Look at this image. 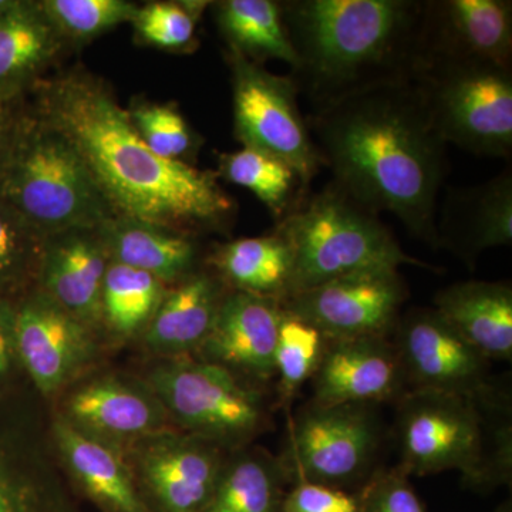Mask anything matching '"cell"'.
I'll return each mask as SVG.
<instances>
[{
	"label": "cell",
	"instance_id": "obj_30",
	"mask_svg": "<svg viewBox=\"0 0 512 512\" xmlns=\"http://www.w3.org/2000/svg\"><path fill=\"white\" fill-rule=\"evenodd\" d=\"M282 470L268 457L242 456L222 468L202 512H281Z\"/></svg>",
	"mask_w": 512,
	"mask_h": 512
},
{
	"label": "cell",
	"instance_id": "obj_6",
	"mask_svg": "<svg viewBox=\"0 0 512 512\" xmlns=\"http://www.w3.org/2000/svg\"><path fill=\"white\" fill-rule=\"evenodd\" d=\"M276 231L292 249L288 296L367 269L402 265L431 269L406 254L375 212L335 183L288 211Z\"/></svg>",
	"mask_w": 512,
	"mask_h": 512
},
{
	"label": "cell",
	"instance_id": "obj_22",
	"mask_svg": "<svg viewBox=\"0 0 512 512\" xmlns=\"http://www.w3.org/2000/svg\"><path fill=\"white\" fill-rule=\"evenodd\" d=\"M99 231L111 262L146 272L164 285L194 274L198 247L185 232L126 215H114Z\"/></svg>",
	"mask_w": 512,
	"mask_h": 512
},
{
	"label": "cell",
	"instance_id": "obj_19",
	"mask_svg": "<svg viewBox=\"0 0 512 512\" xmlns=\"http://www.w3.org/2000/svg\"><path fill=\"white\" fill-rule=\"evenodd\" d=\"M436 231L439 248H447L470 265L487 249L511 245V171L487 183L448 191Z\"/></svg>",
	"mask_w": 512,
	"mask_h": 512
},
{
	"label": "cell",
	"instance_id": "obj_29",
	"mask_svg": "<svg viewBox=\"0 0 512 512\" xmlns=\"http://www.w3.org/2000/svg\"><path fill=\"white\" fill-rule=\"evenodd\" d=\"M167 289L146 272L110 261L101 292L100 322L123 338L144 332Z\"/></svg>",
	"mask_w": 512,
	"mask_h": 512
},
{
	"label": "cell",
	"instance_id": "obj_7",
	"mask_svg": "<svg viewBox=\"0 0 512 512\" xmlns=\"http://www.w3.org/2000/svg\"><path fill=\"white\" fill-rule=\"evenodd\" d=\"M413 79L444 143L476 156L511 157V67L429 60L419 64Z\"/></svg>",
	"mask_w": 512,
	"mask_h": 512
},
{
	"label": "cell",
	"instance_id": "obj_37",
	"mask_svg": "<svg viewBox=\"0 0 512 512\" xmlns=\"http://www.w3.org/2000/svg\"><path fill=\"white\" fill-rule=\"evenodd\" d=\"M359 512H426L419 495L402 471H390L372 481L360 498Z\"/></svg>",
	"mask_w": 512,
	"mask_h": 512
},
{
	"label": "cell",
	"instance_id": "obj_24",
	"mask_svg": "<svg viewBox=\"0 0 512 512\" xmlns=\"http://www.w3.org/2000/svg\"><path fill=\"white\" fill-rule=\"evenodd\" d=\"M70 424L96 439H138L161 423V410L148 394L117 380H96L67 403Z\"/></svg>",
	"mask_w": 512,
	"mask_h": 512
},
{
	"label": "cell",
	"instance_id": "obj_26",
	"mask_svg": "<svg viewBox=\"0 0 512 512\" xmlns=\"http://www.w3.org/2000/svg\"><path fill=\"white\" fill-rule=\"evenodd\" d=\"M211 264L234 291L284 301L293 271L291 245L278 231L241 238L215 249Z\"/></svg>",
	"mask_w": 512,
	"mask_h": 512
},
{
	"label": "cell",
	"instance_id": "obj_34",
	"mask_svg": "<svg viewBox=\"0 0 512 512\" xmlns=\"http://www.w3.org/2000/svg\"><path fill=\"white\" fill-rule=\"evenodd\" d=\"M127 114L138 136L158 157L188 163L200 150L201 137L173 104L138 100Z\"/></svg>",
	"mask_w": 512,
	"mask_h": 512
},
{
	"label": "cell",
	"instance_id": "obj_2",
	"mask_svg": "<svg viewBox=\"0 0 512 512\" xmlns=\"http://www.w3.org/2000/svg\"><path fill=\"white\" fill-rule=\"evenodd\" d=\"M309 123L340 190L367 210L396 215L410 235L439 248L446 143L414 79L355 94Z\"/></svg>",
	"mask_w": 512,
	"mask_h": 512
},
{
	"label": "cell",
	"instance_id": "obj_12",
	"mask_svg": "<svg viewBox=\"0 0 512 512\" xmlns=\"http://www.w3.org/2000/svg\"><path fill=\"white\" fill-rule=\"evenodd\" d=\"M397 326V355L414 390L481 396L495 389L488 359L434 309H413Z\"/></svg>",
	"mask_w": 512,
	"mask_h": 512
},
{
	"label": "cell",
	"instance_id": "obj_28",
	"mask_svg": "<svg viewBox=\"0 0 512 512\" xmlns=\"http://www.w3.org/2000/svg\"><path fill=\"white\" fill-rule=\"evenodd\" d=\"M0 402V512H56L22 427Z\"/></svg>",
	"mask_w": 512,
	"mask_h": 512
},
{
	"label": "cell",
	"instance_id": "obj_18",
	"mask_svg": "<svg viewBox=\"0 0 512 512\" xmlns=\"http://www.w3.org/2000/svg\"><path fill=\"white\" fill-rule=\"evenodd\" d=\"M138 464L164 512L204 511L224 468L211 441L171 434L147 443Z\"/></svg>",
	"mask_w": 512,
	"mask_h": 512
},
{
	"label": "cell",
	"instance_id": "obj_10",
	"mask_svg": "<svg viewBox=\"0 0 512 512\" xmlns=\"http://www.w3.org/2000/svg\"><path fill=\"white\" fill-rule=\"evenodd\" d=\"M407 298L399 269L377 268L295 293L282 311L318 329L325 340L386 338Z\"/></svg>",
	"mask_w": 512,
	"mask_h": 512
},
{
	"label": "cell",
	"instance_id": "obj_9",
	"mask_svg": "<svg viewBox=\"0 0 512 512\" xmlns=\"http://www.w3.org/2000/svg\"><path fill=\"white\" fill-rule=\"evenodd\" d=\"M150 384L165 410L200 439L235 444L264 426L261 396L217 363H167L153 370Z\"/></svg>",
	"mask_w": 512,
	"mask_h": 512
},
{
	"label": "cell",
	"instance_id": "obj_27",
	"mask_svg": "<svg viewBox=\"0 0 512 512\" xmlns=\"http://www.w3.org/2000/svg\"><path fill=\"white\" fill-rule=\"evenodd\" d=\"M212 5L228 50L261 66L266 60H282L292 70L298 66V57L286 32L281 2L224 0Z\"/></svg>",
	"mask_w": 512,
	"mask_h": 512
},
{
	"label": "cell",
	"instance_id": "obj_13",
	"mask_svg": "<svg viewBox=\"0 0 512 512\" xmlns=\"http://www.w3.org/2000/svg\"><path fill=\"white\" fill-rule=\"evenodd\" d=\"M15 342L22 372L43 394L69 382L93 348L89 326L37 286L15 299Z\"/></svg>",
	"mask_w": 512,
	"mask_h": 512
},
{
	"label": "cell",
	"instance_id": "obj_11",
	"mask_svg": "<svg viewBox=\"0 0 512 512\" xmlns=\"http://www.w3.org/2000/svg\"><path fill=\"white\" fill-rule=\"evenodd\" d=\"M379 427L367 404L313 403L293 424L289 456L299 481L339 488L372 463Z\"/></svg>",
	"mask_w": 512,
	"mask_h": 512
},
{
	"label": "cell",
	"instance_id": "obj_21",
	"mask_svg": "<svg viewBox=\"0 0 512 512\" xmlns=\"http://www.w3.org/2000/svg\"><path fill=\"white\" fill-rule=\"evenodd\" d=\"M434 311L485 359H512V288L468 281L437 292Z\"/></svg>",
	"mask_w": 512,
	"mask_h": 512
},
{
	"label": "cell",
	"instance_id": "obj_39",
	"mask_svg": "<svg viewBox=\"0 0 512 512\" xmlns=\"http://www.w3.org/2000/svg\"><path fill=\"white\" fill-rule=\"evenodd\" d=\"M20 372L15 342V299L0 296V402L8 400Z\"/></svg>",
	"mask_w": 512,
	"mask_h": 512
},
{
	"label": "cell",
	"instance_id": "obj_14",
	"mask_svg": "<svg viewBox=\"0 0 512 512\" xmlns=\"http://www.w3.org/2000/svg\"><path fill=\"white\" fill-rule=\"evenodd\" d=\"M511 57V2H426L420 63L429 60H463L511 67Z\"/></svg>",
	"mask_w": 512,
	"mask_h": 512
},
{
	"label": "cell",
	"instance_id": "obj_20",
	"mask_svg": "<svg viewBox=\"0 0 512 512\" xmlns=\"http://www.w3.org/2000/svg\"><path fill=\"white\" fill-rule=\"evenodd\" d=\"M67 49L39 0H15L0 18V103L28 99Z\"/></svg>",
	"mask_w": 512,
	"mask_h": 512
},
{
	"label": "cell",
	"instance_id": "obj_5",
	"mask_svg": "<svg viewBox=\"0 0 512 512\" xmlns=\"http://www.w3.org/2000/svg\"><path fill=\"white\" fill-rule=\"evenodd\" d=\"M0 200L45 237L99 228L117 215L76 147L28 99L0 171Z\"/></svg>",
	"mask_w": 512,
	"mask_h": 512
},
{
	"label": "cell",
	"instance_id": "obj_8",
	"mask_svg": "<svg viewBox=\"0 0 512 512\" xmlns=\"http://www.w3.org/2000/svg\"><path fill=\"white\" fill-rule=\"evenodd\" d=\"M231 67L235 136L242 146L255 148L284 161L311 183L325 165L309 133L298 104V89L291 76L268 72L228 50Z\"/></svg>",
	"mask_w": 512,
	"mask_h": 512
},
{
	"label": "cell",
	"instance_id": "obj_32",
	"mask_svg": "<svg viewBox=\"0 0 512 512\" xmlns=\"http://www.w3.org/2000/svg\"><path fill=\"white\" fill-rule=\"evenodd\" d=\"M45 239L0 200V296L16 299L36 286Z\"/></svg>",
	"mask_w": 512,
	"mask_h": 512
},
{
	"label": "cell",
	"instance_id": "obj_16",
	"mask_svg": "<svg viewBox=\"0 0 512 512\" xmlns=\"http://www.w3.org/2000/svg\"><path fill=\"white\" fill-rule=\"evenodd\" d=\"M315 373V400L323 406L369 404L400 392L403 370L394 346L383 336L326 340Z\"/></svg>",
	"mask_w": 512,
	"mask_h": 512
},
{
	"label": "cell",
	"instance_id": "obj_42",
	"mask_svg": "<svg viewBox=\"0 0 512 512\" xmlns=\"http://www.w3.org/2000/svg\"><path fill=\"white\" fill-rule=\"evenodd\" d=\"M497 512H512L511 503H505L501 505Z\"/></svg>",
	"mask_w": 512,
	"mask_h": 512
},
{
	"label": "cell",
	"instance_id": "obj_25",
	"mask_svg": "<svg viewBox=\"0 0 512 512\" xmlns=\"http://www.w3.org/2000/svg\"><path fill=\"white\" fill-rule=\"evenodd\" d=\"M55 436L73 476L97 503L113 512H144L133 478L113 448L66 420L57 421Z\"/></svg>",
	"mask_w": 512,
	"mask_h": 512
},
{
	"label": "cell",
	"instance_id": "obj_23",
	"mask_svg": "<svg viewBox=\"0 0 512 512\" xmlns=\"http://www.w3.org/2000/svg\"><path fill=\"white\" fill-rule=\"evenodd\" d=\"M220 276L194 272L167 289L146 330L148 348L164 355L201 349L227 296Z\"/></svg>",
	"mask_w": 512,
	"mask_h": 512
},
{
	"label": "cell",
	"instance_id": "obj_36",
	"mask_svg": "<svg viewBox=\"0 0 512 512\" xmlns=\"http://www.w3.org/2000/svg\"><path fill=\"white\" fill-rule=\"evenodd\" d=\"M325 342L318 329L284 312L275 350V373L288 402L315 373Z\"/></svg>",
	"mask_w": 512,
	"mask_h": 512
},
{
	"label": "cell",
	"instance_id": "obj_1",
	"mask_svg": "<svg viewBox=\"0 0 512 512\" xmlns=\"http://www.w3.org/2000/svg\"><path fill=\"white\" fill-rule=\"evenodd\" d=\"M29 106L62 131L117 215L192 235L224 229L235 202L218 174L158 157L104 80L82 67L42 80Z\"/></svg>",
	"mask_w": 512,
	"mask_h": 512
},
{
	"label": "cell",
	"instance_id": "obj_4",
	"mask_svg": "<svg viewBox=\"0 0 512 512\" xmlns=\"http://www.w3.org/2000/svg\"><path fill=\"white\" fill-rule=\"evenodd\" d=\"M510 404L497 389L481 396L413 390L399 409L404 476L460 471L473 488L510 483Z\"/></svg>",
	"mask_w": 512,
	"mask_h": 512
},
{
	"label": "cell",
	"instance_id": "obj_38",
	"mask_svg": "<svg viewBox=\"0 0 512 512\" xmlns=\"http://www.w3.org/2000/svg\"><path fill=\"white\" fill-rule=\"evenodd\" d=\"M360 498L329 485L299 481L285 495L281 512H359Z\"/></svg>",
	"mask_w": 512,
	"mask_h": 512
},
{
	"label": "cell",
	"instance_id": "obj_17",
	"mask_svg": "<svg viewBox=\"0 0 512 512\" xmlns=\"http://www.w3.org/2000/svg\"><path fill=\"white\" fill-rule=\"evenodd\" d=\"M284 311L281 302L252 293L232 291L225 296L210 335L201 346L208 362L256 377L275 373Z\"/></svg>",
	"mask_w": 512,
	"mask_h": 512
},
{
	"label": "cell",
	"instance_id": "obj_40",
	"mask_svg": "<svg viewBox=\"0 0 512 512\" xmlns=\"http://www.w3.org/2000/svg\"><path fill=\"white\" fill-rule=\"evenodd\" d=\"M23 103L25 100L19 103H0V171L8 158Z\"/></svg>",
	"mask_w": 512,
	"mask_h": 512
},
{
	"label": "cell",
	"instance_id": "obj_41",
	"mask_svg": "<svg viewBox=\"0 0 512 512\" xmlns=\"http://www.w3.org/2000/svg\"><path fill=\"white\" fill-rule=\"evenodd\" d=\"M13 3H15V0H0V18L12 8Z\"/></svg>",
	"mask_w": 512,
	"mask_h": 512
},
{
	"label": "cell",
	"instance_id": "obj_31",
	"mask_svg": "<svg viewBox=\"0 0 512 512\" xmlns=\"http://www.w3.org/2000/svg\"><path fill=\"white\" fill-rule=\"evenodd\" d=\"M218 175L228 183L247 188L279 220L291 210L293 195L302 184L299 175L284 161L248 147L221 154Z\"/></svg>",
	"mask_w": 512,
	"mask_h": 512
},
{
	"label": "cell",
	"instance_id": "obj_33",
	"mask_svg": "<svg viewBox=\"0 0 512 512\" xmlns=\"http://www.w3.org/2000/svg\"><path fill=\"white\" fill-rule=\"evenodd\" d=\"M67 46H83L124 23H131L138 5L127 0H39Z\"/></svg>",
	"mask_w": 512,
	"mask_h": 512
},
{
	"label": "cell",
	"instance_id": "obj_35",
	"mask_svg": "<svg viewBox=\"0 0 512 512\" xmlns=\"http://www.w3.org/2000/svg\"><path fill=\"white\" fill-rule=\"evenodd\" d=\"M210 2H148L131 20L138 42L170 52H184L195 40V28Z\"/></svg>",
	"mask_w": 512,
	"mask_h": 512
},
{
	"label": "cell",
	"instance_id": "obj_3",
	"mask_svg": "<svg viewBox=\"0 0 512 512\" xmlns=\"http://www.w3.org/2000/svg\"><path fill=\"white\" fill-rule=\"evenodd\" d=\"M281 8L298 57L291 79L315 113L417 72L426 2L288 0Z\"/></svg>",
	"mask_w": 512,
	"mask_h": 512
},
{
	"label": "cell",
	"instance_id": "obj_15",
	"mask_svg": "<svg viewBox=\"0 0 512 512\" xmlns=\"http://www.w3.org/2000/svg\"><path fill=\"white\" fill-rule=\"evenodd\" d=\"M110 265L99 228H74L45 239L36 286L92 328L100 322L101 292Z\"/></svg>",
	"mask_w": 512,
	"mask_h": 512
}]
</instances>
